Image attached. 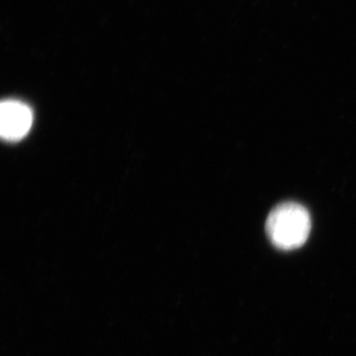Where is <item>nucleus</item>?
<instances>
[{
    "mask_svg": "<svg viewBox=\"0 0 356 356\" xmlns=\"http://www.w3.org/2000/svg\"><path fill=\"white\" fill-rule=\"evenodd\" d=\"M266 229L269 240L276 248L295 250L302 247L310 236V214L298 203L280 204L269 213Z\"/></svg>",
    "mask_w": 356,
    "mask_h": 356,
    "instance_id": "f257e3e1",
    "label": "nucleus"
},
{
    "mask_svg": "<svg viewBox=\"0 0 356 356\" xmlns=\"http://www.w3.org/2000/svg\"><path fill=\"white\" fill-rule=\"evenodd\" d=\"M32 109L15 99L2 102L0 106V134L8 142L22 140L31 130Z\"/></svg>",
    "mask_w": 356,
    "mask_h": 356,
    "instance_id": "f03ea898",
    "label": "nucleus"
}]
</instances>
